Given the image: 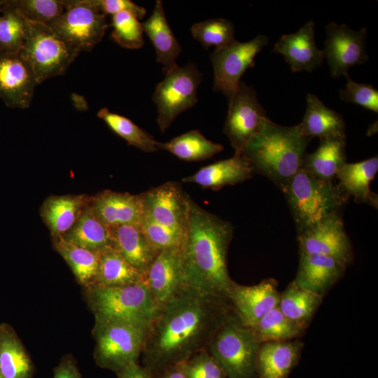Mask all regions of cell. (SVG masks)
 I'll list each match as a JSON object with an SVG mask.
<instances>
[{"mask_svg":"<svg viewBox=\"0 0 378 378\" xmlns=\"http://www.w3.org/2000/svg\"><path fill=\"white\" fill-rule=\"evenodd\" d=\"M235 312L227 298L187 286L158 311L146 328L143 367L153 376L207 349L214 336Z\"/></svg>","mask_w":378,"mask_h":378,"instance_id":"6da1fadb","label":"cell"},{"mask_svg":"<svg viewBox=\"0 0 378 378\" xmlns=\"http://www.w3.org/2000/svg\"><path fill=\"white\" fill-rule=\"evenodd\" d=\"M187 206L182 255L188 285L204 294L227 298L233 281L227 257L234 227L203 209L188 194Z\"/></svg>","mask_w":378,"mask_h":378,"instance_id":"7a4b0ae2","label":"cell"},{"mask_svg":"<svg viewBox=\"0 0 378 378\" xmlns=\"http://www.w3.org/2000/svg\"><path fill=\"white\" fill-rule=\"evenodd\" d=\"M311 139L298 125H280L267 118L241 153L253 173L267 177L281 191L302 167Z\"/></svg>","mask_w":378,"mask_h":378,"instance_id":"3957f363","label":"cell"},{"mask_svg":"<svg viewBox=\"0 0 378 378\" xmlns=\"http://www.w3.org/2000/svg\"><path fill=\"white\" fill-rule=\"evenodd\" d=\"M298 233L335 214L349 197L332 181L318 178L302 167L281 190Z\"/></svg>","mask_w":378,"mask_h":378,"instance_id":"277c9868","label":"cell"},{"mask_svg":"<svg viewBox=\"0 0 378 378\" xmlns=\"http://www.w3.org/2000/svg\"><path fill=\"white\" fill-rule=\"evenodd\" d=\"M85 292L95 319L147 328L159 310L144 281L117 287L92 284L85 287Z\"/></svg>","mask_w":378,"mask_h":378,"instance_id":"5b68a950","label":"cell"},{"mask_svg":"<svg viewBox=\"0 0 378 378\" xmlns=\"http://www.w3.org/2000/svg\"><path fill=\"white\" fill-rule=\"evenodd\" d=\"M260 345L251 328L241 321L235 312L216 332L207 351L227 378H256Z\"/></svg>","mask_w":378,"mask_h":378,"instance_id":"8992f818","label":"cell"},{"mask_svg":"<svg viewBox=\"0 0 378 378\" xmlns=\"http://www.w3.org/2000/svg\"><path fill=\"white\" fill-rule=\"evenodd\" d=\"M146 328L130 323L95 319L94 358L97 365L116 374L138 363Z\"/></svg>","mask_w":378,"mask_h":378,"instance_id":"52a82bcc","label":"cell"},{"mask_svg":"<svg viewBox=\"0 0 378 378\" xmlns=\"http://www.w3.org/2000/svg\"><path fill=\"white\" fill-rule=\"evenodd\" d=\"M27 22L26 38L20 52L31 66L38 84L64 74L79 52L47 24Z\"/></svg>","mask_w":378,"mask_h":378,"instance_id":"ba28073f","label":"cell"},{"mask_svg":"<svg viewBox=\"0 0 378 378\" xmlns=\"http://www.w3.org/2000/svg\"><path fill=\"white\" fill-rule=\"evenodd\" d=\"M47 25L79 53L91 50L108 27L94 0H65L63 13Z\"/></svg>","mask_w":378,"mask_h":378,"instance_id":"9c48e42d","label":"cell"},{"mask_svg":"<svg viewBox=\"0 0 378 378\" xmlns=\"http://www.w3.org/2000/svg\"><path fill=\"white\" fill-rule=\"evenodd\" d=\"M202 81V74L197 66L188 64L165 74L157 85L153 100L157 106V122L162 133L178 115L196 104Z\"/></svg>","mask_w":378,"mask_h":378,"instance_id":"30bf717a","label":"cell"},{"mask_svg":"<svg viewBox=\"0 0 378 378\" xmlns=\"http://www.w3.org/2000/svg\"><path fill=\"white\" fill-rule=\"evenodd\" d=\"M268 43V36L260 34L247 42L236 41L216 48L210 56L214 72V90L230 99L243 74L254 66L256 55Z\"/></svg>","mask_w":378,"mask_h":378,"instance_id":"8fae6325","label":"cell"},{"mask_svg":"<svg viewBox=\"0 0 378 378\" xmlns=\"http://www.w3.org/2000/svg\"><path fill=\"white\" fill-rule=\"evenodd\" d=\"M267 118L253 87L244 81L238 85L230 99L223 133L227 136L234 153H241L259 132Z\"/></svg>","mask_w":378,"mask_h":378,"instance_id":"7c38bea8","label":"cell"},{"mask_svg":"<svg viewBox=\"0 0 378 378\" xmlns=\"http://www.w3.org/2000/svg\"><path fill=\"white\" fill-rule=\"evenodd\" d=\"M326 39L323 50L332 77L348 74L350 67L368 59L365 51L367 29L353 30L346 24L331 22L325 26Z\"/></svg>","mask_w":378,"mask_h":378,"instance_id":"4fadbf2b","label":"cell"},{"mask_svg":"<svg viewBox=\"0 0 378 378\" xmlns=\"http://www.w3.org/2000/svg\"><path fill=\"white\" fill-rule=\"evenodd\" d=\"M300 253L335 258L347 267L354 258L341 214L329 216L298 233Z\"/></svg>","mask_w":378,"mask_h":378,"instance_id":"5bb4252c","label":"cell"},{"mask_svg":"<svg viewBox=\"0 0 378 378\" xmlns=\"http://www.w3.org/2000/svg\"><path fill=\"white\" fill-rule=\"evenodd\" d=\"M139 195L145 214L159 224L185 236L188 193L180 183L165 182Z\"/></svg>","mask_w":378,"mask_h":378,"instance_id":"9a60e30c","label":"cell"},{"mask_svg":"<svg viewBox=\"0 0 378 378\" xmlns=\"http://www.w3.org/2000/svg\"><path fill=\"white\" fill-rule=\"evenodd\" d=\"M144 282L158 309L188 286L182 247L161 250L147 271Z\"/></svg>","mask_w":378,"mask_h":378,"instance_id":"2e32d148","label":"cell"},{"mask_svg":"<svg viewBox=\"0 0 378 378\" xmlns=\"http://www.w3.org/2000/svg\"><path fill=\"white\" fill-rule=\"evenodd\" d=\"M36 85L34 70L21 52H0V98L7 106L28 108Z\"/></svg>","mask_w":378,"mask_h":378,"instance_id":"e0dca14e","label":"cell"},{"mask_svg":"<svg viewBox=\"0 0 378 378\" xmlns=\"http://www.w3.org/2000/svg\"><path fill=\"white\" fill-rule=\"evenodd\" d=\"M280 294L274 279H266L253 286L232 282L227 298L241 321L249 328L278 307Z\"/></svg>","mask_w":378,"mask_h":378,"instance_id":"ac0fdd59","label":"cell"},{"mask_svg":"<svg viewBox=\"0 0 378 378\" xmlns=\"http://www.w3.org/2000/svg\"><path fill=\"white\" fill-rule=\"evenodd\" d=\"M314 28V22L309 20L296 32L282 35L274 44L273 52L284 55L293 72L312 71L324 59L315 41Z\"/></svg>","mask_w":378,"mask_h":378,"instance_id":"d6986e66","label":"cell"},{"mask_svg":"<svg viewBox=\"0 0 378 378\" xmlns=\"http://www.w3.org/2000/svg\"><path fill=\"white\" fill-rule=\"evenodd\" d=\"M90 205L110 228L122 225H139L145 212L139 194L110 190L90 196Z\"/></svg>","mask_w":378,"mask_h":378,"instance_id":"ffe728a7","label":"cell"},{"mask_svg":"<svg viewBox=\"0 0 378 378\" xmlns=\"http://www.w3.org/2000/svg\"><path fill=\"white\" fill-rule=\"evenodd\" d=\"M346 268V265L330 256L300 253L299 267L293 281L300 287L324 296Z\"/></svg>","mask_w":378,"mask_h":378,"instance_id":"44dd1931","label":"cell"},{"mask_svg":"<svg viewBox=\"0 0 378 378\" xmlns=\"http://www.w3.org/2000/svg\"><path fill=\"white\" fill-rule=\"evenodd\" d=\"M253 174L247 159L241 153H234L230 158L202 167L194 174L183 178L182 181L218 190L226 186L242 183L251 178Z\"/></svg>","mask_w":378,"mask_h":378,"instance_id":"7402d4cb","label":"cell"},{"mask_svg":"<svg viewBox=\"0 0 378 378\" xmlns=\"http://www.w3.org/2000/svg\"><path fill=\"white\" fill-rule=\"evenodd\" d=\"M113 247L145 276L160 251L147 239L139 225L111 227Z\"/></svg>","mask_w":378,"mask_h":378,"instance_id":"603a6c76","label":"cell"},{"mask_svg":"<svg viewBox=\"0 0 378 378\" xmlns=\"http://www.w3.org/2000/svg\"><path fill=\"white\" fill-rule=\"evenodd\" d=\"M302 346L298 340L261 343L256 358V378H287L298 363Z\"/></svg>","mask_w":378,"mask_h":378,"instance_id":"cb8c5ba5","label":"cell"},{"mask_svg":"<svg viewBox=\"0 0 378 378\" xmlns=\"http://www.w3.org/2000/svg\"><path fill=\"white\" fill-rule=\"evenodd\" d=\"M141 24L155 48L156 61L162 65L165 74L177 68L176 59L182 48L166 18L162 1H155L152 14Z\"/></svg>","mask_w":378,"mask_h":378,"instance_id":"d4e9b609","label":"cell"},{"mask_svg":"<svg viewBox=\"0 0 378 378\" xmlns=\"http://www.w3.org/2000/svg\"><path fill=\"white\" fill-rule=\"evenodd\" d=\"M90 200L81 194L50 195L44 200L40 214L52 238L62 237L73 227Z\"/></svg>","mask_w":378,"mask_h":378,"instance_id":"484cf974","label":"cell"},{"mask_svg":"<svg viewBox=\"0 0 378 378\" xmlns=\"http://www.w3.org/2000/svg\"><path fill=\"white\" fill-rule=\"evenodd\" d=\"M307 108L302 122L298 125L302 134L319 139L346 136L343 116L327 107L315 94L308 93Z\"/></svg>","mask_w":378,"mask_h":378,"instance_id":"4316f807","label":"cell"},{"mask_svg":"<svg viewBox=\"0 0 378 378\" xmlns=\"http://www.w3.org/2000/svg\"><path fill=\"white\" fill-rule=\"evenodd\" d=\"M377 170V156L358 162H346L337 174V186L356 202L377 208V195L370 190V183Z\"/></svg>","mask_w":378,"mask_h":378,"instance_id":"83f0119b","label":"cell"},{"mask_svg":"<svg viewBox=\"0 0 378 378\" xmlns=\"http://www.w3.org/2000/svg\"><path fill=\"white\" fill-rule=\"evenodd\" d=\"M34 368L14 328L0 323V374L4 378H33Z\"/></svg>","mask_w":378,"mask_h":378,"instance_id":"f1b7e54d","label":"cell"},{"mask_svg":"<svg viewBox=\"0 0 378 378\" xmlns=\"http://www.w3.org/2000/svg\"><path fill=\"white\" fill-rule=\"evenodd\" d=\"M317 149L305 154L302 168L314 176L332 181L346 162V136L322 139Z\"/></svg>","mask_w":378,"mask_h":378,"instance_id":"f546056e","label":"cell"},{"mask_svg":"<svg viewBox=\"0 0 378 378\" xmlns=\"http://www.w3.org/2000/svg\"><path fill=\"white\" fill-rule=\"evenodd\" d=\"M62 237L69 243L92 251L99 252L113 246L111 228L97 216L90 202Z\"/></svg>","mask_w":378,"mask_h":378,"instance_id":"4dcf8cb0","label":"cell"},{"mask_svg":"<svg viewBox=\"0 0 378 378\" xmlns=\"http://www.w3.org/2000/svg\"><path fill=\"white\" fill-rule=\"evenodd\" d=\"M323 297L293 281L280 294L278 307L288 319L304 330L321 305Z\"/></svg>","mask_w":378,"mask_h":378,"instance_id":"1f68e13d","label":"cell"},{"mask_svg":"<svg viewBox=\"0 0 378 378\" xmlns=\"http://www.w3.org/2000/svg\"><path fill=\"white\" fill-rule=\"evenodd\" d=\"M53 246L71 268L76 281L84 288L94 284L99 272V252L87 250L66 241L62 237L52 238Z\"/></svg>","mask_w":378,"mask_h":378,"instance_id":"d6a6232c","label":"cell"},{"mask_svg":"<svg viewBox=\"0 0 378 378\" xmlns=\"http://www.w3.org/2000/svg\"><path fill=\"white\" fill-rule=\"evenodd\" d=\"M144 281V275L131 265L113 246L99 251V272L94 284L117 287Z\"/></svg>","mask_w":378,"mask_h":378,"instance_id":"836d02e7","label":"cell"},{"mask_svg":"<svg viewBox=\"0 0 378 378\" xmlns=\"http://www.w3.org/2000/svg\"><path fill=\"white\" fill-rule=\"evenodd\" d=\"M158 148L188 162L207 160L223 150L221 144L207 139L197 130L188 131L167 142H158Z\"/></svg>","mask_w":378,"mask_h":378,"instance_id":"e575fe53","label":"cell"},{"mask_svg":"<svg viewBox=\"0 0 378 378\" xmlns=\"http://www.w3.org/2000/svg\"><path fill=\"white\" fill-rule=\"evenodd\" d=\"M97 116L114 133L125 139L130 146H134L146 153H152L158 150V141L130 119L111 112L107 108H101L97 113Z\"/></svg>","mask_w":378,"mask_h":378,"instance_id":"d590c367","label":"cell"},{"mask_svg":"<svg viewBox=\"0 0 378 378\" xmlns=\"http://www.w3.org/2000/svg\"><path fill=\"white\" fill-rule=\"evenodd\" d=\"M251 328L260 344L293 340L302 335L304 331L288 319L278 307L267 313Z\"/></svg>","mask_w":378,"mask_h":378,"instance_id":"8d00e7d4","label":"cell"},{"mask_svg":"<svg viewBox=\"0 0 378 378\" xmlns=\"http://www.w3.org/2000/svg\"><path fill=\"white\" fill-rule=\"evenodd\" d=\"M27 22L3 0L0 16V52H20L27 35Z\"/></svg>","mask_w":378,"mask_h":378,"instance_id":"74e56055","label":"cell"},{"mask_svg":"<svg viewBox=\"0 0 378 378\" xmlns=\"http://www.w3.org/2000/svg\"><path fill=\"white\" fill-rule=\"evenodd\" d=\"M191 33L204 48H220L233 43L234 29L231 21L224 18L209 19L192 24Z\"/></svg>","mask_w":378,"mask_h":378,"instance_id":"f35d334b","label":"cell"},{"mask_svg":"<svg viewBox=\"0 0 378 378\" xmlns=\"http://www.w3.org/2000/svg\"><path fill=\"white\" fill-rule=\"evenodd\" d=\"M27 21L48 24L61 15L65 0H6Z\"/></svg>","mask_w":378,"mask_h":378,"instance_id":"ab89813d","label":"cell"},{"mask_svg":"<svg viewBox=\"0 0 378 378\" xmlns=\"http://www.w3.org/2000/svg\"><path fill=\"white\" fill-rule=\"evenodd\" d=\"M111 16V38L115 43L127 49H139L144 45V32L139 19L128 12Z\"/></svg>","mask_w":378,"mask_h":378,"instance_id":"60d3db41","label":"cell"},{"mask_svg":"<svg viewBox=\"0 0 378 378\" xmlns=\"http://www.w3.org/2000/svg\"><path fill=\"white\" fill-rule=\"evenodd\" d=\"M179 365L187 378H227L207 349L197 352Z\"/></svg>","mask_w":378,"mask_h":378,"instance_id":"b9f144b4","label":"cell"},{"mask_svg":"<svg viewBox=\"0 0 378 378\" xmlns=\"http://www.w3.org/2000/svg\"><path fill=\"white\" fill-rule=\"evenodd\" d=\"M139 225L147 239L159 251L183 246L184 235L159 224L145 212Z\"/></svg>","mask_w":378,"mask_h":378,"instance_id":"7bdbcfd3","label":"cell"},{"mask_svg":"<svg viewBox=\"0 0 378 378\" xmlns=\"http://www.w3.org/2000/svg\"><path fill=\"white\" fill-rule=\"evenodd\" d=\"M345 89L340 90V99L359 105L368 110L378 113V90L369 84L358 83L352 80L349 74Z\"/></svg>","mask_w":378,"mask_h":378,"instance_id":"ee69618b","label":"cell"},{"mask_svg":"<svg viewBox=\"0 0 378 378\" xmlns=\"http://www.w3.org/2000/svg\"><path fill=\"white\" fill-rule=\"evenodd\" d=\"M94 3L105 15L128 12L142 20L146 14V8L130 0H94Z\"/></svg>","mask_w":378,"mask_h":378,"instance_id":"f6af8a7d","label":"cell"},{"mask_svg":"<svg viewBox=\"0 0 378 378\" xmlns=\"http://www.w3.org/2000/svg\"><path fill=\"white\" fill-rule=\"evenodd\" d=\"M53 378H82L76 360L71 355L65 356L54 369Z\"/></svg>","mask_w":378,"mask_h":378,"instance_id":"bcb514c9","label":"cell"},{"mask_svg":"<svg viewBox=\"0 0 378 378\" xmlns=\"http://www.w3.org/2000/svg\"><path fill=\"white\" fill-rule=\"evenodd\" d=\"M118 378H154L153 375L138 363H133L117 374Z\"/></svg>","mask_w":378,"mask_h":378,"instance_id":"7dc6e473","label":"cell"},{"mask_svg":"<svg viewBox=\"0 0 378 378\" xmlns=\"http://www.w3.org/2000/svg\"><path fill=\"white\" fill-rule=\"evenodd\" d=\"M153 377L154 378H187L179 365L169 368Z\"/></svg>","mask_w":378,"mask_h":378,"instance_id":"c3c4849f","label":"cell"},{"mask_svg":"<svg viewBox=\"0 0 378 378\" xmlns=\"http://www.w3.org/2000/svg\"><path fill=\"white\" fill-rule=\"evenodd\" d=\"M2 3H3V0H0V16H1V13Z\"/></svg>","mask_w":378,"mask_h":378,"instance_id":"681fc988","label":"cell"},{"mask_svg":"<svg viewBox=\"0 0 378 378\" xmlns=\"http://www.w3.org/2000/svg\"><path fill=\"white\" fill-rule=\"evenodd\" d=\"M0 378H4V377L1 375V374H0Z\"/></svg>","mask_w":378,"mask_h":378,"instance_id":"f907efd6","label":"cell"}]
</instances>
